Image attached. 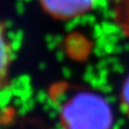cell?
<instances>
[{
  "instance_id": "cell-1",
  "label": "cell",
  "mask_w": 129,
  "mask_h": 129,
  "mask_svg": "<svg viewBox=\"0 0 129 129\" xmlns=\"http://www.w3.org/2000/svg\"><path fill=\"white\" fill-rule=\"evenodd\" d=\"M59 118L63 126L70 128H102L111 125L112 114L101 97L83 92L75 95L63 104Z\"/></svg>"
},
{
  "instance_id": "cell-2",
  "label": "cell",
  "mask_w": 129,
  "mask_h": 129,
  "mask_svg": "<svg viewBox=\"0 0 129 129\" xmlns=\"http://www.w3.org/2000/svg\"><path fill=\"white\" fill-rule=\"evenodd\" d=\"M96 0H40L43 10L57 19H73L89 12Z\"/></svg>"
},
{
  "instance_id": "cell-3",
  "label": "cell",
  "mask_w": 129,
  "mask_h": 129,
  "mask_svg": "<svg viewBox=\"0 0 129 129\" xmlns=\"http://www.w3.org/2000/svg\"><path fill=\"white\" fill-rule=\"evenodd\" d=\"M13 57V45L8 35L7 26L0 19V91L5 89L9 82Z\"/></svg>"
},
{
  "instance_id": "cell-4",
  "label": "cell",
  "mask_w": 129,
  "mask_h": 129,
  "mask_svg": "<svg viewBox=\"0 0 129 129\" xmlns=\"http://www.w3.org/2000/svg\"><path fill=\"white\" fill-rule=\"evenodd\" d=\"M114 18L123 34L129 37V0H120L115 9Z\"/></svg>"
},
{
  "instance_id": "cell-5",
  "label": "cell",
  "mask_w": 129,
  "mask_h": 129,
  "mask_svg": "<svg viewBox=\"0 0 129 129\" xmlns=\"http://www.w3.org/2000/svg\"><path fill=\"white\" fill-rule=\"evenodd\" d=\"M120 101H122L125 112H126L129 116V79L126 81V83L124 84L122 95H120Z\"/></svg>"
}]
</instances>
